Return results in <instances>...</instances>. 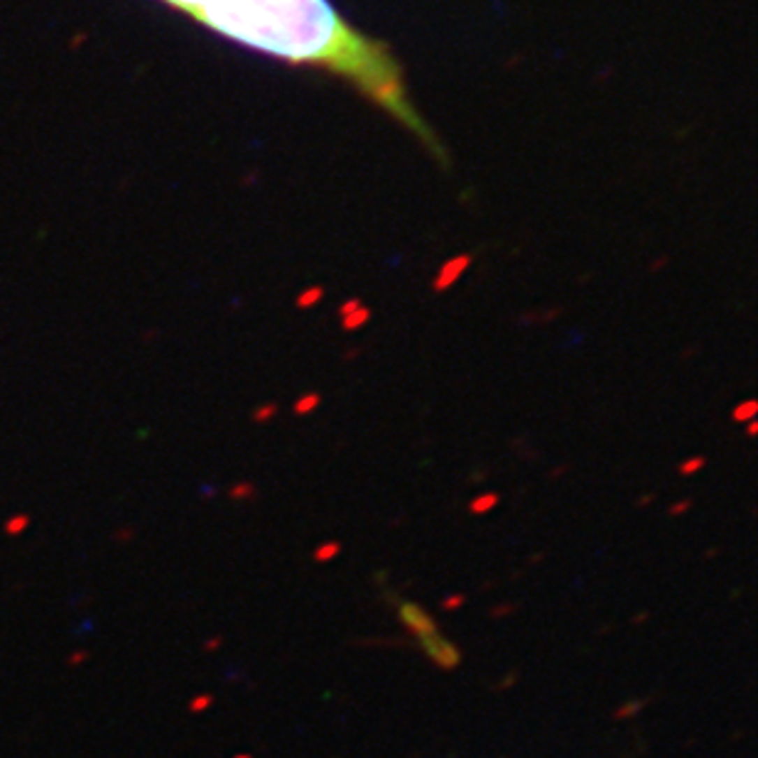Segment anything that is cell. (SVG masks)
<instances>
[{
  "instance_id": "cell-1",
  "label": "cell",
  "mask_w": 758,
  "mask_h": 758,
  "mask_svg": "<svg viewBox=\"0 0 758 758\" xmlns=\"http://www.w3.org/2000/svg\"><path fill=\"white\" fill-rule=\"evenodd\" d=\"M165 3L199 20L209 30L228 37L253 10L258 0H165Z\"/></svg>"
}]
</instances>
